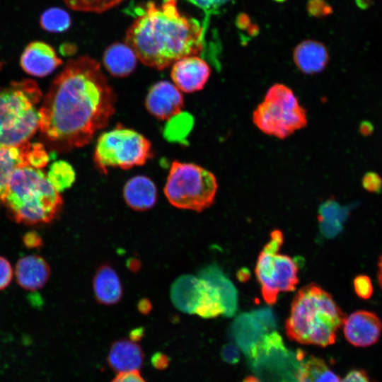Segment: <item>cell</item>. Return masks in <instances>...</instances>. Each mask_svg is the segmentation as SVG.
Listing matches in <instances>:
<instances>
[{"label": "cell", "instance_id": "60d3db41", "mask_svg": "<svg viewBox=\"0 0 382 382\" xmlns=\"http://www.w3.org/2000/svg\"><path fill=\"white\" fill-rule=\"evenodd\" d=\"M151 363L154 368L158 370H164L169 366L170 359L164 353L157 352L151 356Z\"/></svg>", "mask_w": 382, "mask_h": 382}, {"label": "cell", "instance_id": "8992f818", "mask_svg": "<svg viewBox=\"0 0 382 382\" xmlns=\"http://www.w3.org/2000/svg\"><path fill=\"white\" fill-rule=\"evenodd\" d=\"M252 120L265 134L284 139L304 128L308 117L293 90L277 83L267 89L254 110Z\"/></svg>", "mask_w": 382, "mask_h": 382}, {"label": "cell", "instance_id": "ab89813d", "mask_svg": "<svg viewBox=\"0 0 382 382\" xmlns=\"http://www.w3.org/2000/svg\"><path fill=\"white\" fill-rule=\"evenodd\" d=\"M340 382H371V381L364 370L353 369Z\"/></svg>", "mask_w": 382, "mask_h": 382}, {"label": "cell", "instance_id": "d4e9b609", "mask_svg": "<svg viewBox=\"0 0 382 382\" xmlns=\"http://www.w3.org/2000/svg\"><path fill=\"white\" fill-rule=\"evenodd\" d=\"M348 216V209L334 201H328L319 209L318 221L322 234L334 238L342 230L343 223Z\"/></svg>", "mask_w": 382, "mask_h": 382}, {"label": "cell", "instance_id": "f907efd6", "mask_svg": "<svg viewBox=\"0 0 382 382\" xmlns=\"http://www.w3.org/2000/svg\"><path fill=\"white\" fill-rule=\"evenodd\" d=\"M275 1H279V2H282V1H284L285 0H275Z\"/></svg>", "mask_w": 382, "mask_h": 382}, {"label": "cell", "instance_id": "ba28073f", "mask_svg": "<svg viewBox=\"0 0 382 382\" xmlns=\"http://www.w3.org/2000/svg\"><path fill=\"white\" fill-rule=\"evenodd\" d=\"M152 157L151 144L138 132L117 125L98 139L93 160L106 174L110 168L129 169L144 165Z\"/></svg>", "mask_w": 382, "mask_h": 382}, {"label": "cell", "instance_id": "9a60e30c", "mask_svg": "<svg viewBox=\"0 0 382 382\" xmlns=\"http://www.w3.org/2000/svg\"><path fill=\"white\" fill-rule=\"evenodd\" d=\"M18 284L23 289L35 291L42 288L50 276V268L44 258L37 255L24 256L15 268Z\"/></svg>", "mask_w": 382, "mask_h": 382}, {"label": "cell", "instance_id": "7c38bea8", "mask_svg": "<svg viewBox=\"0 0 382 382\" xmlns=\"http://www.w3.org/2000/svg\"><path fill=\"white\" fill-rule=\"evenodd\" d=\"M183 104L181 91L167 81H160L154 84L145 100L148 112L161 120H167L181 112Z\"/></svg>", "mask_w": 382, "mask_h": 382}, {"label": "cell", "instance_id": "52a82bcc", "mask_svg": "<svg viewBox=\"0 0 382 382\" xmlns=\"http://www.w3.org/2000/svg\"><path fill=\"white\" fill-rule=\"evenodd\" d=\"M217 190L212 172L195 163L174 161L163 192L175 207L200 212L214 203Z\"/></svg>", "mask_w": 382, "mask_h": 382}, {"label": "cell", "instance_id": "d6986e66", "mask_svg": "<svg viewBox=\"0 0 382 382\" xmlns=\"http://www.w3.org/2000/svg\"><path fill=\"white\" fill-rule=\"evenodd\" d=\"M96 299L103 305L117 303L123 295L122 283L116 271L109 265L100 266L93 280Z\"/></svg>", "mask_w": 382, "mask_h": 382}, {"label": "cell", "instance_id": "ac0fdd59", "mask_svg": "<svg viewBox=\"0 0 382 382\" xmlns=\"http://www.w3.org/2000/svg\"><path fill=\"white\" fill-rule=\"evenodd\" d=\"M123 197L126 204L136 211H146L154 207L157 201V190L154 183L144 175H136L125 183Z\"/></svg>", "mask_w": 382, "mask_h": 382}, {"label": "cell", "instance_id": "f35d334b", "mask_svg": "<svg viewBox=\"0 0 382 382\" xmlns=\"http://www.w3.org/2000/svg\"><path fill=\"white\" fill-rule=\"evenodd\" d=\"M111 382H146L139 371L118 373Z\"/></svg>", "mask_w": 382, "mask_h": 382}, {"label": "cell", "instance_id": "7dc6e473", "mask_svg": "<svg viewBox=\"0 0 382 382\" xmlns=\"http://www.w3.org/2000/svg\"><path fill=\"white\" fill-rule=\"evenodd\" d=\"M357 5L361 9H366L373 4V0H356Z\"/></svg>", "mask_w": 382, "mask_h": 382}, {"label": "cell", "instance_id": "7bdbcfd3", "mask_svg": "<svg viewBox=\"0 0 382 382\" xmlns=\"http://www.w3.org/2000/svg\"><path fill=\"white\" fill-rule=\"evenodd\" d=\"M129 334L130 340L133 342H137L144 336V330L142 328H138L132 330Z\"/></svg>", "mask_w": 382, "mask_h": 382}, {"label": "cell", "instance_id": "e0dca14e", "mask_svg": "<svg viewBox=\"0 0 382 382\" xmlns=\"http://www.w3.org/2000/svg\"><path fill=\"white\" fill-rule=\"evenodd\" d=\"M107 361L109 366L117 373L139 371L143 364L144 353L136 342L122 339L112 343Z\"/></svg>", "mask_w": 382, "mask_h": 382}, {"label": "cell", "instance_id": "7a4b0ae2", "mask_svg": "<svg viewBox=\"0 0 382 382\" xmlns=\"http://www.w3.org/2000/svg\"><path fill=\"white\" fill-rule=\"evenodd\" d=\"M132 11L135 18L125 43L146 66L162 70L203 51L205 26L181 13L177 0L149 1Z\"/></svg>", "mask_w": 382, "mask_h": 382}, {"label": "cell", "instance_id": "e575fe53", "mask_svg": "<svg viewBox=\"0 0 382 382\" xmlns=\"http://www.w3.org/2000/svg\"><path fill=\"white\" fill-rule=\"evenodd\" d=\"M306 9L313 17L328 16L332 12V7L325 0H309Z\"/></svg>", "mask_w": 382, "mask_h": 382}, {"label": "cell", "instance_id": "ffe728a7", "mask_svg": "<svg viewBox=\"0 0 382 382\" xmlns=\"http://www.w3.org/2000/svg\"><path fill=\"white\" fill-rule=\"evenodd\" d=\"M138 57L127 43H114L105 50L103 63L107 71L112 76L125 77L135 69Z\"/></svg>", "mask_w": 382, "mask_h": 382}, {"label": "cell", "instance_id": "8fae6325", "mask_svg": "<svg viewBox=\"0 0 382 382\" xmlns=\"http://www.w3.org/2000/svg\"><path fill=\"white\" fill-rule=\"evenodd\" d=\"M211 74L207 62L198 55L181 58L172 64L170 72L174 84L183 92L202 90Z\"/></svg>", "mask_w": 382, "mask_h": 382}, {"label": "cell", "instance_id": "836d02e7", "mask_svg": "<svg viewBox=\"0 0 382 382\" xmlns=\"http://www.w3.org/2000/svg\"><path fill=\"white\" fill-rule=\"evenodd\" d=\"M251 313L266 332L275 327V318L270 309H259Z\"/></svg>", "mask_w": 382, "mask_h": 382}, {"label": "cell", "instance_id": "cb8c5ba5", "mask_svg": "<svg viewBox=\"0 0 382 382\" xmlns=\"http://www.w3.org/2000/svg\"><path fill=\"white\" fill-rule=\"evenodd\" d=\"M231 330L236 344L245 354L267 333L253 314L248 313L237 316Z\"/></svg>", "mask_w": 382, "mask_h": 382}, {"label": "cell", "instance_id": "f6af8a7d", "mask_svg": "<svg viewBox=\"0 0 382 382\" xmlns=\"http://www.w3.org/2000/svg\"><path fill=\"white\" fill-rule=\"evenodd\" d=\"M138 308L142 313H147L151 311V305L147 299H142L139 301Z\"/></svg>", "mask_w": 382, "mask_h": 382}, {"label": "cell", "instance_id": "1f68e13d", "mask_svg": "<svg viewBox=\"0 0 382 382\" xmlns=\"http://www.w3.org/2000/svg\"><path fill=\"white\" fill-rule=\"evenodd\" d=\"M48 160V155L41 144L34 143L30 145L28 154V163L30 166L40 169L47 165Z\"/></svg>", "mask_w": 382, "mask_h": 382}, {"label": "cell", "instance_id": "f1b7e54d", "mask_svg": "<svg viewBox=\"0 0 382 382\" xmlns=\"http://www.w3.org/2000/svg\"><path fill=\"white\" fill-rule=\"evenodd\" d=\"M47 176L52 186L59 192L73 185L76 173L69 163L58 161L51 165Z\"/></svg>", "mask_w": 382, "mask_h": 382}, {"label": "cell", "instance_id": "603a6c76", "mask_svg": "<svg viewBox=\"0 0 382 382\" xmlns=\"http://www.w3.org/2000/svg\"><path fill=\"white\" fill-rule=\"evenodd\" d=\"M304 352L299 351L297 358L300 366L296 374L299 382H340V378L321 358L315 356L304 357Z\"/></svg>", "mask_w": 382, "mask_h": 382}, {"label": "cell", "instance_id": "c3c4849f", "mask_svg": "<svg viewBox=\"0 0 382 382\" xmlns=\"http://www.w3.org/2000/svg\"><path fill=\"white\" fill-rule=\"evenodd\" d=\"M360 131L363 134H369L372 131V127L368 122L363 123L360 127Z\"/></svg>", "mask_w": 382, "mask_h": 382}, {"label": "cell", "instance_id": "f546056e", "mask_svg": "<svg viewBox=\"0 0 382 382\" xmlns=\"http://www.w3.org/2000/svg\"><path fill=\"white\" fill-rule=\"evenodd\" d=\"M71 9L83 12L103 13L125 0H63Z\"/></svg>", "mask_w": 382, "mask_h": 382}, {"label": "cell", "instance_id": "4dcf8cb0", "mask_svg": "<svg viewBox=\"0 0 382 382\" xmlns=\"http://www.w3.org/2000/svg\"><path fill=\"white\" fill-rule=\"evenodd\" d=\"M201 9L208 18L216 15L233 0H186Z\"/></svg>", "mask_w": 382, "mask_h": 382}, {"label": "cell", "instance_id": "277c9868", "mask_svg": "<svg viewBox=\"0 0 382 382\" xmlns=\"http://www.w3.org/2000/svg\"><path fill=\"white\" fill-rule=\"evenodd\" d=\"M2 204L18 223L37 224L50 223L54 219L62 209L63 201L43 171L24 166L13 170Z\"/></svg>", "mask_w": 382, "mask_h": 382}, {"label": "cell", "instance_id": "5b68a950", "mask_svg": "<svg viewBox=\"0 0 382 382\" xmlns=\"http://www.w3.org/2000/svg\"><path fill=\"white\" fill-rule=\"evenodd\" d=\"M42 98L31 79L13 81L0 89V144L17 146L28 141L40 125L38 104Z\"/></svg>", "mask_w": 382, "mask_h": 382}, {"label": "cell", "instance_id": "b9f144b4", "mask_svg": "<svg viewBox=\"0 0 382 382\" xmlns=\"http://www.w3.org/2000/svg\"><path fill=\"white\" fill-rule=\"evenodd\" d=\"M24 243L28 247H37L41 243L40 236L35 233H28L23 238Z\"/></svg>", "mask_w": 382, "mask_h": 382}, {"label": "cell", "instance_id": "bcb514c9", "mask_svg": "<svg viewBox=\"0 0 382 382\" xmlns=\"http://www.w3.org/2000/svg\"><path fill=\"white\" fill-rule=\"evenodd\" d=\"M377 279L382 289V254L380 255L377 264Z\"/></svg>", "mask_w": 382, "mask_h": 382}, {"label": "cell", "instance_id": "484cf974", "mask_svg": "<svg viewBox=\"0 0 382 382\" xmlns=\"http://www.w3.org/2000/svg\"><path fill=\"white\" fill-rule=\"evenodd\" d=\"M202 279V294L195 314L203 318H212L224 315V308L219 291L208 281Z\"/></svg>", "mask_w": 382, "mask_h": 382}, {"label": "cell", "instance_id": "d590c367", "mask_svg": "<svg viewBox=\"0 0 382 382\" xmlns=\"http://www.w3.org/2000/svg\"><path fill=\"white\" fill-rule=\"evenodd\" d=\"M362 186L369 192H378L382 188V179L376 173H367L362 178Z\"/></svg>", "mask_w": 382, "mask_h": 382}, {"label": "cell", "instance_id": "44dd1931", "mask_svg": "<svg viewBox=\"0 0 382 382\" xmlns=\"http://www.w3.org/2000/svg\"><path fill=\"white\" fill-rule=\"evenodd\" d=\"M199 277L208 281L219 291L224 308V316H233L238 308V292L221 270L215 265H210L199 271Z\"/></svg>", "mask_w": 382, "mask_h": 382}, {"label": "cell", "instance_id": "4316f807", "mask_svg": "<svg viewBox=\"0 0 382 382\" xmlns=\"http://www.w3.org/2000/svg\"><path fill=\"white\" fill-rule=\"evenodd\" d=\"M163 136L170 141H182L193 125L192 116L183 111L166 120Z\"/></svg>", "mask_w": 382, "mask_h": 382}, {"label": "cell", "instance_id": "8d00e7d4", "mask_svg": "<svg viewBox=\"0 0 382 382\" xmlns=\"http://www.w3.org/2000/svg\"><path fill=\"white\" fill-rule=\"evenodd\" d=\"M13 277V270L10 262L5 257L0 256V291L10 284Z\"/></svg>", "mask_w": 382, "mask_h": 382}, {"label": "cell", "instance_id": "d6a6232c", "mask_svg": "<svg viewBox=\"0 0 382 382\" xmlns=\"http://www.w3.org/2000/svg\"><path fill=\"white\" fill-rule=\"evenodd\" d=\"M356 294L361 299L367 300L373 294L374 288L370 278L364 274L357 276L353 281Z\"/></svg>", "mask_w": 382, "mask_h": 382}, {"label": "cell", "instance_id": "9c48e42d", "mask_svg": "<svg viewBox=\"0 0 382 382\" xmlns=\"http://www.w3.org/2000/svg\"><path fill=\"white\" fill-rule=\"evenodd\" d=\"M284 243L283 233L275 229L260 251L255 272L265 301L274 304L280 292L294 291L299 282V267L293 258L279 253Z\"/></svg>", "mask_w": 382, "mask_h": 382}, {"label": "cell", "instance_id": "4fadbf2b", "mask_svg": "<svg viewBox=\"0 0 382 382\" xmlns=\"http://www.w3.org/2000/svg\"><path fill=\"white\" fill-rule=\"evenodd\" d=\"M62 63L54 48L42 41L30 42L23 51L20 59L23 69L37 77L49 75Z\"/></svg>", "mask_w": 382, "mask_h": 382}, {"label": "cell", "instance_id": "5bb4252c", "mask_svg": "<svg viewBox=\"0 0 382 382\" xmlns=\"http://www.w3.org/2000/svg\"><path fill=\"white\" fill-rule=\"evenodd\" d=\"M203 289L201 278L192 274H183L172 284L170 296L175 307L187 314H195Z\"/></svg>", "mask_w": 382, "mask_h": 382}, {"label": "cell", "instance_id": "2e32d148", "mask_svg": "<svg viewBox=\"0 0 382 382\" xmlns=\"http://www.w3.org/2000/svg\"><path fill=\"white\" fill-rule=\"evenodd\" d=\"M293 59L296 66L303 74H316L327 66L329 54L327 47L322 42L306 40L294 48Z\"/></svg>", "mask_w": 382, "mask_h": 382}, {"label": "cell", "instance_id": "30bf717a", "mask_svg": "<svg viewBox=\"0 0 382 382\" xmlns=\"http://www.w3.org/2000/svg\"><path fill=\"white\" fill-rule=\"evenodd\" d=\"M343 332L352 345L366 347L375 344L382 332V321L374 313L365 310L357 311L345 318Z\"/></svg>", "mask_w": 382, "mask_h": 382}, {"label": "cell", "instance_id": "ee69618b", "mask_svg": "<svg viewBox=\"0 0 382 382\" xmlns=\"http://www.w3.org/2000/svg\"><path fill=\"white\" fill-rule=\"evenodd\" d=\"M236 23L239 28L245 29L250 25V19L248 16L241 14L237 18Z\"/></svg>", "mask_w": 382, "mask_h": 382}, {"label": "cell", "instance_id": "681fc988", "mask_svg": "<svg viewBox=\"0 0 382 382\" xmlns=\"http://www.w3.org/2000/svg\"><path fill=\"white\" fill-rule=\"evenodd\" d=\"M243 382H260L258 378L253 376H248L245 378Z\"/></svg>", "mask_w": 382, "mask_h": 382}, {"label": "cell", "instance_id": "7402d4cb", "mask_svg": "<svg viewBox=\"0 0 382 382\" xmlns=\"http://www.w3.org/2000/svg\"><path fill=\"white\" fill-rule=\"evenodd\" d=\"M29 141L17 146L0 144V204L13 170L20 166H29L28 154L30 148Z\"/></svg>", "mask_w": 382, "mask_h": 382}, {"label": "cell", "instance_id": "74e56055", "mask_svg": "<svg viewBox=\"0 0 382 382\" xmlns=\"http://www.w3.org/2000/svg\"><path fill=\"white\" fill-rule=\"evenodd\" d=\"M222 359L229 364H236L239 361L241 354L238 345L228 343L223 346L221 350Z\"/></svg>", "mask_w": 382, "mask_h": 382}, {"label": "cell", "instance_id": "83f0119b", "mask_svg": "<svg viewBox=\"0 0 382 382\" xmlns=\"http://www.w3.org/2000/svg\"><path fill=\"white\" fill-rule=\"evenodd\" d=\"M40 24L42 29L49 33H62L70 27L71 18L65 10L52 7L41 14Z\"/></svg>", "mask_w": 382, "mask_h": 382}, {"label": "cell", "instance_id": "3957f363", "mask_svg": "<svg viewBox=\"0 0 382 382\" xmlns=\"http://www.w3.org/2000/svg\"><path fill=\"white\" fill-rule=\"evenodd\" d=\"M345 318L332 296L311 283L294 296L285 330L291 340L324 347L335 342Z\"/></svg>", "mask_w": 382, "mask_h": 382}, {"label": "cell", "instance_id": "6da1fadb", "mask_svg": "<svg viewBox=\"0 0 382 382\" xmlns=\"http://www.w3.org/2000/svg\"><path fill=\"white\" fill-rule=\"evenodd\" d=\"M116 95L100 64L88 56L69 60L39 109L42 134L60 151L87 145L115 111Z\"/></svg>", "mask_w": 382, "mask_h": 382}]
</instances>
